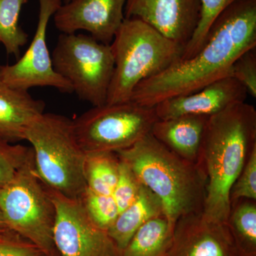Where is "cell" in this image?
<instances>
[{"label":"cell","mask_w":256,"mask_h":256,"mask_svg":"<svg viewBox=\"0 0 256 256\" xmlns=\"http://www.w3.org/2000/svg\"><path fill=\"white\" fill-rule=\"evenodd\" d=\"M256 47V0H236L216 18L196 55L138 84L131 101L154 107L166 99L196 92L228 76L237 58Z\"/></svg>","instance_id":"6da1fadb"},{"label":"cell","mask_w":256,"mask_h":256,"mask_svg":"<svg viewBox=\"0 0 256 256\" xmlns=\"http://www.w3.org/2000/svg\"><path fill=\"white\" fill-rule=\"evenodd\" d=\"M256 146V110L240 102L207 120L202 141L201 166L206 176L203 214L226 223L230 188Z\"/></svg>","instance_id":"7a4b0ae2"},{"label":"cell","mask_w":256,"mask_h":256,"mask_svg":"<svg viewBox=\"0 0 256 256\" xmlns=\"http://www.w3.org/2000/svg\"><path fill=\"white\" fill-rule=\"evenodd\" d=\"M116 154L159 198L172 225L184 216L203 212L207 180L202 166L176 156L151 132Z\"/></svg>","instance_id":"3957f363"},{"label":"cell","mask_w":256,"mask_h":256,"mask_svg":"<svg viewBox=\"0 0 256 256\" xmlns=\"http://www.w3.org/2000/svg\"><path fill=\"white\" fill-rule=\"evenodd\" d=\"M110 47L114 66L108 104L131 101L138 84L178 63L184 50L183 46L136 18H124Z\"/></svg>","instance_id":"277c9868"},{"label":"cell","mask_w":256,"mask_h":256,"mask_svg":"<svg viewBox=\"0 0 256 256\" xmlns=\"http://www.w3.org/2000/svg\"><path fill=\"white\" fill-rule=\"evenodd\" d=\"M25 140L31 144L35 168L44 183L64 196L80 198L86 190V153L76 137L73 120L44 112L26 130Z\"/></svg>","instance_id":"5b68a950"},{"label":"cell","mask_w":256,"mask_h":256,"mask_svg":"<svg viewBox=\"0 0 256 256\" xmlns=\"http://www.w3.org/2000/svg\"><path fill=\"white\" fill-rule=\"evenodd\" d=\"M0 212L10 230L45 256H58L54 242L55 205L37 173L33 150L12 180L0 188Z\"/></svg>","instance_id":"8992f818"},{"label":"cell","mask_w":256,"mask_h":256,"mask_svg":"<svg viewBox=\"0 0 256 256\" xmlns=\"http://www.w3.org/2000/svg\"><path fill=\"white\" fill-rule=\"evenodd\" d=\"M52 60L56 72L72 85L79 98L92 107L106 104L114 66L110 44L90 35L62 34Z\"/></svg>","instance_id":"52a82bcc"},{"label":"cell","mask_w":256,"mask_h":256,"mask_svg":"<svg viewBox=\"0 0 256 256\" xmlns=\"http://www.w3.org/2000/svg\"><path fill=\"white\" fill-rule=\"evenodd\" d=\"M156 108L133 101L94 106L73 120L77 140L86 153L128 149L151 132Z\"/></svg>","instance_id":"ba28073f"},{"label":"cell","mask_w":256,"mask_h":256,"mask_svg":"<svg viewBox=\"0 0 256 256\" xmlns=\"http://www.w3.org/2000/svg\"><path fill=\"white\" fill-rule=\"evenodd\" d=\"M48 190L56 208L54 242L58 256H121L107 230L88 214L80 198Z\"/></svg>","instance_id":"9c48e42d"},{"label":"cell","mask_w":256,"mask_h":256,"mask_svg":"<svg viewBox=\"0 0 256 256\" xmlns=\"http://www.w3.org/2000/svg\"><path fill=\"white\" fill-rule=\"evenodd\" d=\"M38 1V24L30 46L16 63L0 66V82L12 88L25 92L34 87H52L60 92L72 94L74 92L72 85L54 68L46 43L50 18L63 0Z\"/></svg>","instance_id":"30bf717a"},{"label":"cell","mask_w":256,"mask_h":256,"mask_svg":"<svg viewBox=\"0 0 256 256\" xmlns=\"http://www.w3.org/2000/svg\"><path fill=\"white\" fill-rule=\"evenodd\" d=\"M124 18L142 20L184 48L196 31L200 0H126Z\"/></svg>","instance_id":"8fae6325"},{"label":"cell","mask_w":256,"mask_h":256,"mask_svg":"<svg viewBox=\"0 0 256 256\" xmlns=\"http://www.w3.org/2000/svg\"><path fill=\"white\" fill-rule=\"evenodd\" d=\"M126 0H70L54 15L62 34L86 31L98 42L110 44L124 20Z\"/></svg>","instance_id":"7c38bea8"},{"label":"cell","mask_w":256,"mask_h":256,"mask_svg":"<svg viewBox=\"0 0 256 256\" xmlns=\"http://www.w3.org/2000/svg\"><path fill=\"white\" fill-rule=\"evenodd\" d=\"M166 256H242L226 223L192 214L176 220Z\"/></svg>","instance_id":"4fadbf2b"},{"label":"cell","mask_w":256,"mask_h":256,"mask_svg":"<svg viewBox=\"0 0 256 256\" xmlns=\"http://www.w3.org/2000/svg\"><path fill=\"white\" fill-rule=\"evenodd\" d=\"M247 96L242 84L228 76L191 94L166 99L154 108L159 120L185 116L210 117L230 106L245 102Z\"/></svg>","instance_id":"5bb4252c"},{"label":"cell","mask_w":256,"mask_h":256,"mask_svg":"<svg viewBox=\"0 0 256 256\" xmlns=\"http://www.w3.org/2000/svg\"><path fill=\"white\" fill-rule=\"evenodd\" d=\"M208 118L185 116L158 120L150 132L176 156L201 166L202 141Z\"/></svg>","instance_id":"9a60e30c"},{"label":"cell","mask_w":256,"mask_h":256,"mask_svg":"<svg viewBox=\"0 0 256 256\" xmlns=\"http://www.w3.org/2000/svg\"><path fill=\"white\" fill-rule=\"evenodd\" d=\"M44 108L43 100L0 82V138L12 143L25 140L26 130Z\"/></svg>","instance_id":"2e32d148"},{"label":"cell","mask_w":256,"mask_h":256,"mask_svg":"<svg viewBox=\"0 0 256 256\" xmlns=\"http://www.w3.org/2000/svg\"><path fill=\"white\" fill-rule=\"evenodd\" d=\"M162 214L164 212L159 198L142 185L136 201L120 212L108 234L122 254L138 229L148 220Z\"/></svg>","instance_id":"e0dca14e"},{"label":"cell","mask_w":256,"mask_h":256,"mask_svg":"<svg viewBox=\"0 0 256 256\" xmlns=\"http://www.w3.org/2000/svg\"><path fill=\"white\" fill-rule=\"evenodd\" d=\"M173 230L164 214L154 217L138 229L121 256H166Z\"/></svg>","instance_id":"ac0fdd59"},{"label":"cell","mask_w":256,"mask_h":256,"mask_svg":"<svg viewBox=\"0 0 256 256\" xmlns=\"http://www.w3.org/2000/svg\"><path fill=\"white\" fill-rule=\"evenodd\" d=\"M226 224L240 256H256V200L232 204Z\"/></svg>","instance_id":"d6986e66"},{"label":"cell","mask_w":256,"mask_h":256,"mask_svg":"<svg viewBox=\"0 0 256 256\" xmlns=\"http://www.w3.org/2000/svg\"><path fill=\"white\" fill-rule=\"evenodd\" d=\"M119 165L116 152L86 153L84 164L86 188L96 193L112 195L118 176Z\"/></svg>","instance_id":"ffe728a7"},{"label":"cell","mask_w":256,"mask_h":256,"mask_svg":"<svg viewBox=\"0 0 256 256\" xmlns=\"http://www.w3.org/2000/svg\"><path fill=\"white\" fill-rule=\"evenodd\" d=\"M26 0H0V44L6 54L20 58L21 48L28 42V34L18 24L20 12Z\"/></svg>","instance_id":"44dd1931"},{"label":"cell","mask_w":256,"mask_h":256,"mask_svg":"<svg viewBox=\"0 0 256 256\" xmlns=\"http://www.w3.org/2000/svg\"><path fill=\"white\" fill-rule=\"evenodd\" d=\"M201 16L196 31L184 47L181 60H188L196 55L206 42L210 26L217 16L236 0H200Z\"/></svg>","instance_id":"7402d4cb"},{"label":"cell","mask_w":256,"mask_h":256,"mask_svg":"<svg viewBox=\"0 0 256 256\" xmlns=\"http://www.w3.org/2000/svg\"><path fill=\"white\" fill-rule=\"evenodd\" d=\"M80 198L92 222L108 232L119 214L112 195L96 193L86 188Z\"/></svg>","instance_id":"603a6c76"},{"label":"cell","mask_w":256,"mask_h":256,"mask_svg":"<svg viewBox=\"0 0 256 256\" xmlns=\"http://www.w3.org/2000/svg\"><path fill=\"white\" fill-rule=\"evenodd\" d=\"M32 150V146L10 142L0 138V188L12 180Z\"/></svg>","instance_id":"cb8c5ba5"},{"label":"cell","mask_w":256,"mask_h":256,"mask_svg":"<svg viewBox=\"0 0 256 256\" xmlns=\"http://www.w3.org/2000/svg\"><path fill=\"white\" fill-rule=\"evenodd\" d=\"M142 186L131 168L120 159L118 176L112 194L119 213L136 201Z\"/></svg>","instance_id":"d4e9b609"},{"label":"cell","mask_w":256,"mask_h":256,"mask_svg":"<svg viewBox=\"0 0 256 256\" xmlns=\"http://www.w3.org/2000/svg\"><path fill=\"white\" fill-rule=\"evenodd\" d=\"M239 200L256 201V146L230 188V204Z\"/></svg>","instance_id":"484cf974"},{"label":"cell","mask_w":256,"mask_h":256,"mask_svg":"<svg viewBox=\"0 0 256 256\" xmlns=\"http://www.w3.org/2000/svg\"><path fill=\"white\" fill-rule=\"evenodd\" d=\"M256 48L240 56L234 62L229 74V76L236 79L245 88L248 94L254 98L256 97Z\"/></svg>","instance_id":"4316f807"},{"label":"cell","mask_w":256,"mask_h":256,"mask_svg":"<svg viewBox=\"0 0 256 256\" xmlns=\"http://www.w3.org/2000/svg\"><path fill=\"white\" fill-rule=\"evenodd\" d=\"M0 256H46L43 252L12 230L0 236Z\"/></svg>","instance_id":"83f0119b"},{"label":"cell","mask_w":256,"mask_h":256,"mask_svg":"<svg viewBox=\"0 0 256 256\" xmlns=\"http://www.w3.org/2000/svg\"><path fill=\"white\" fill-rule=\"evenodd\" d=\"M10 229L9 227L6 225V222L4 220L2 214L1 212H0V236L3 235V234L8 233L10 232Z\"/></svg>","instance_id":"f1b7e54d"},{"label":"cell","mask_w":256,"mask_h":256,"mask_svg":"<svg viewBox=\"0 0 256 256\" xmlns=\"http://www.w3.org/2000/svg\"><path fill=\"white\" fill-rule=\"evenodd\" d=\"M66 2V3L70 1V0H64Z\"/></svg>","instance_id":"f546056e"}]
</instances>
